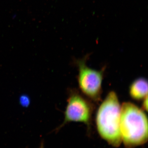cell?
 Returning a JSON list of instances; mask_svg holds the SVG:
<instances>
[{"mask_svg":"<svg viewBox=\"0 0 148 148\" xmlns=\"http://www.w3.org/2000/svg\"><path fill=\"white\" fill-rule=\"evenodd\" d=\"M129 93L132 98L135 100L144 99L148 95L147 81L143 77L135 80L130 86Z\"/></svg>","mask_w":148,"mask_h":148,"instance_id":"obj_5","label":"cell"},{"mask_svg":"<svg viewBox=\"0 0 148 148\" xmlns=\"http://www.w3.org/2000/svg\"><path fill=\"white\" fill-rule=\"evenodd\" d=\"M92 112L91 103L76 90H71L64 112V121L54 131L58 132L67 123L73 121L83 123L90 130Z\"/></svg>","mask_w":148,"mask_h":148,"instance_id":"obj_3","label":"cell"},{"mask_svg":"<svg viewBox=\"0 0 148 148\" xmlns=\"http://www.w3.org/2000/svg\"><path fill=\"white\" fill-rule=\"evenodd\" d=\"M143 108L146 111H147L148 109V96H146L144 98V101L143 104Z\"/></svg>","mask_w":148,"mask_h":148,"instance_id":"obj_7","label":"cell"},{"mask_svg":"<svg viewBox=\"0 0 148 148\" xmlns=\"http://www.w3.org/2000/svg\"><path fill=\"white\" fill-rule=\"evenodd\" d=\"M120 130L125 148H135L147 143V117L143 110L130 102L121 108Z\"/></svg>","mask_w":148,"mask_h":148,"instance_id":"obj_1","label":"cell"},{"mask_svg":"<svg viewBox=\"0 0 148 148\" xmlns=\"http://www.w3.org/2000/svg\"><path fill=\"white\" fill-rule=\"evenodd\" d=\"M20 102L22 106L27 107L29 104V98L26 95H23L20 98Z\"/></svg>","mask_w":148,"mask_h":148,"instance_id":"obj_6","label":"cell"},{"mask_svg":"<svg viewBox=\"0 0 148 148\" xmlns=\"http://www.w3.org/2000/svg\"><path fill=\"white\" fill-rule=\"evenodd\" d=\"M44 143L42 142L41 144V145L40 146L39 148H44Z\"/></svg>","mask_w":148,"mask_h":148,"instance_id":"obj_8","label":"cell"},{"mask_svg":"<svg viewBox=\"0 0 148 148\" xmlns=\"http://www.w3.org/2000/svg\"><path fill=\"white\" fill-rule=\"evenodd\" d=\"M86 57L76 61L78 68V82L81 90L92 101L101 100L104 70L101 71L89 68L86 65Z\"/></svg>","mask_w":148,"mask_h":148,"instance_id":"obj_4","label":"cell"},{"mask_svg":"<svg viewBox=\"0 0 148 148\" xmlns=\"http://www.w3.org/2000/svg\"><path fill=\"white\" fill-rule=\"evenodd\" d=\"M121 108L116 93L111 91L100 105L96 116L99 135L109 145L116 148L122 143L120 130Z\"/></svg>","mask_w":148,"mask_h":148,"instance_id":"obj_2","label":"cell"}]
</instances>
